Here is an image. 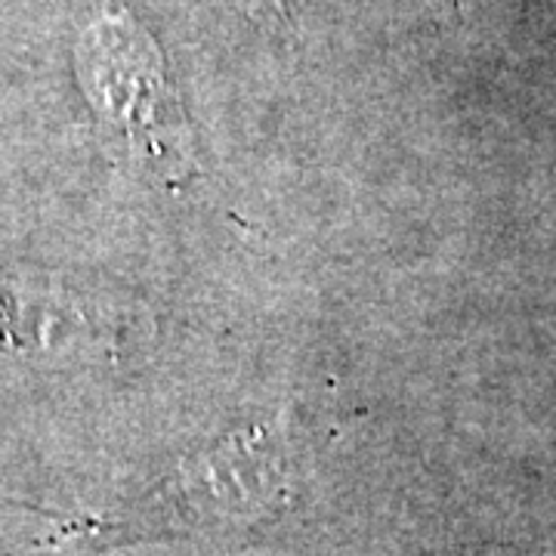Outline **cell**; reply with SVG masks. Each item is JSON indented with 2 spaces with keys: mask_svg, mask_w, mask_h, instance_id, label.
Returning <instances> with one entry per match:
<instances>
[{
  "mask_svg": "<svg viewBox=\"0 0 556 556\" xmlns=\"http://www.w3.org/2000/svg\"><path fill=\"white\" fill-rule=\"evenodd\" d=\"M84 90L100 102L102 115L134 130V146L159 121L161 84L159 53L149 40L130 28V22L105 20L80 43Z\"/></svg>",
  "mask_w": 556,
  "mask_h": 556,
  "instance_id": "1",
  "label": "cell"
},
{
  "mask_svg": "<svg viewBox=\"0 0 556 556\" xmlns=\"http://www.w3.org/2000/svg\"><path fill=\"white\" fill-rule=\"evenodd\" d=\"M273 3H276V10H278V13H285V10H281V0H273Z\"/></svg>",
  "mask_w": 556,
  "mask_h": 556,
  "instance_id": "2",
  "label": "cell"
}]
</instances>
